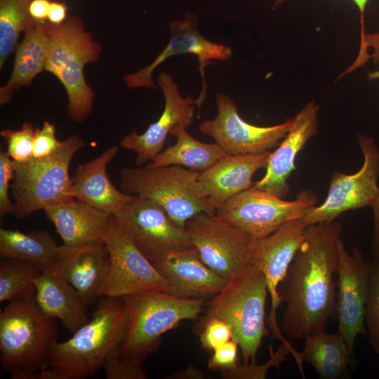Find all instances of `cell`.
Listing matches in <instances>:
<instances>
[{
	"instance_id": "cell-1",
	"label": "cell",
	"mask_w": 379,
	"mask_h": 379,
	"mask_svg": "<svg viewBox=\"0 0 379 379\" xmlns=\"http://www.w3.org/2000/svg\"><path fill=\"white\" fill-rule=\"evenodd\" d=\"M343 225L335 221L307 225L305 238L278 288L286 303L281 331L293 340L326 331L335 314L338 242Z\"/></svg>"
},
{
	"instance_id": "cell-2",
	"label": "cell",
	"mask_w": 379,
	"mask_h": 379,
	"mask_svg": "<svg viewBox=\"0 0 379 379\" xmlns=\"http://www.w3.org/2000/svg\"><path fill=\"white\" fill-rule=\"evenodd\" d=\"M121 298L105 297L92 317L66 341L51 347L48 366L62 379H84L102 368L107 356L120 347L127 328Z\"/></svg>"
},
{
	"instance_id": "cell-3",
	"label": "cell",
	"mask_w": 379,
	"mask_h": 379,
	"mask_svg": "<svg viewBox=\"0 0 379 379\" xmlns=\"http://www.w3.org/2000/svg\"><path fill=\"white\" fill-rule=\"evenodd\" d=\"M58 333L55 319L46 317L34 298L9 302L0 312L2 371L12 379H32L48 365Z\"/></svg>"
},
{
	"instance_id": "cell-4",
	"label": "cell",
	"mask_w": 379,
	"mask_h": 379,
	"mask_svg": "<svg viewBox=\"0 0 379 379\" xmlns=\"http://www.w3.org/2000/svg\"><path fill=\"white\" fill-rule=\"evenodd\" d=\"M46 26L49 50L45 71L63 86L68 98V117L82 122L92 113L96 95L85 79L84 67L98 60L102 45L93 39L79 17H69L60 25L46 22Z\"/></svg>"
},
{
	"instance_id": "cell-5",
	"label": "cell",
	"mask_w": 379,
	"mask_h": 379,
	"mask_svg": "<svg viewBox=\"0 0 379 379\" xmlns=\"http://www.w3.org/2000/svg\"><path fill=\"white\" fill-rule=\"evenodd\" d=\"M127 328L120 345L121 354L141 362L158 349L161 335L182 320H195L205 298H182L158 290H147L121 298Z\"/></svg>"
},
{
	"instance_id": "cell-6",
	"label": "cell",
	"mask_w": 379,
	"mask_h": 379,
	"mask_svg": "<svg viewBox=\"0 0 379 379\" xmlns=\"http://www.w3.org/2000/svg\"><path fill=\"white\" fill-rule=\"evenodd\" d=\"M268 295L266 281L259 261L227 281L224 288L207 302L201 323L216 317L227 322L232 339L241 348L244 363H255V356L264 337L265 304Z\"/></svg>"
},
{
	"instance_id": "cell-7",
	"label": "cell",
	"mask_w": 379,
	"mask_h": 379,
	"mask_svg": "<svg viewBox=\"0 0 379 379\" xmlns=\"http://www.w3.org/2000/svg\"><path fill=\"white\" fill-rule=\"evenodd\" d=\"M200 173L182 166L126 167L120 172L124 193L148 198L160 205L178 226L200 213H215V207L201 191Z\"/></svg>"
},
{
	"instance_id": "cell-8",
	"label": "cell",
	"mask_w": 379,
	"mask_h": 379,
	"mask_svg": "<svg viewBox=\"0 0 379 379\" xmlns=\"http://www.w3.org/2000/svg\"><path fill=\"white\" fill-rule=\"evenodd\" d=\"M84 145L77 135L64 141L52 154L14 161L11 190L14 199L13 215L18 219L74 199L69 195V165L76 152Z\"/></svg>"
},
{
	"instance_id": "cell-9",
	"label": "cell",
	"mask_w": 379,
	"mask_h": 379,
	"mask_svg": "<svg viewBox=\"0 0 379 379\" xmlns=\"http://www.w3.org/2000/svg\"><path fill=\"white\" fill-rule=\"evenodd\" d=\"M315 193L301 190L295 199L286 201L253 186L215 208V215L255 239H262L290 220L303 218L317 204Z\"/></svg>"
},
{
	"instance_id": "cell-10",
	"label": "cell",
	"mask_w": 379,
	"mask_h": 379,
	"mask_svg": "<svg viewBox=\"0 0 379 379\" xmlns=\"http://www.w3.org/2000/svg\"><path fill=\"white\" fill-rule=\"evenodd\" d=\"M201 260L227 281L256 262L255 239L215 213H200L185 225Z\"/></svg>"
},
{
	"instance_id": "cell-11",
	"label": "cell",
	"mask_w": 379,
	"mask_h": 379,
	"mask_svg": "<svg viewBox=\"0 0 379 379\" xmlns=\"http://www.w3.org/2000/svg\"><path fill=\"white\" fill-rule=\"evenodd\" d=\"M122 232L151 262L193 247L186 228L175 225L157 203L133 199L112 215Z\"/></svg>"
},
{
	"instance_id": "cell-12",
	"label": "cell",
	"mask_w": 379,
	"mask_h": 379,
	"mask_svg": "<svg viewBox=\"0 0 379 379\" xmlns=\"http://www.w3.org/2000/svg\"><path fill=\"white\" fill-rule=\"evenodd\" d=\"M357 142L364 157L361 168L353 174L333 171L326 199L302 218L307 225L333 222L346 211L372 206L379 194V147L371 136L358 134Z\"/></svg>"
},
{
	"instance_id": "cell-13",
	"label": "cell",
	"mask_w": 379,
	"mask_h": 379,
	"mask_svg": "<svg viewBox=\"0 0 379 379\" xmlns=\"http://www.w3.org/2000/svg\"><path fill=\"white\" fill-rule=\"evenodd\" d=\"M105 244L109 255V272L100 296L121 298L147 290L172 294L168 282L122 232L112 215Z\"/></svg>"
},
{
	"instance_id": "cell-14",
	"label": "cell",
	"mask_w": 379,
	"mask_h": 379,
	"mask_svg": "<svg viewBox=\"0 0 379 379\" xmlns=\"http://www.w3.org/2000/svg\"><path fill=\"white\" fill-rule=\"evenodd\" d=\"M218 113L202 121L199 130L213 138L229 155L258 154L277 146L288 133L292 118L270 126L247 123L239 116L235 102L224 93L215 97Z\"/></svg>"
},
{
	"instance_id": "cell-15",
	"label": "cell",
	"mask_w": 379,
	"mask_h": 379,
	"mask_svg": "<svg viewBox=\"0 0 379 379\" xmlns=\"http://www.w3.org/2000/svg\"><path fill=\"white\" fill-rule=\"evenodd\" d=\"M371 261L364 258L355 246L349 253L340 239L338 242L336 274L335 314L338 329L350 351L354 354V342L359 334L367 336L365 309L368 295Z\"/></svg>"
},
{
	"instance_id": "cell-16",
	"label": "cell",
	"mask_w": 379,
	"mask_h": 379,
	"mask_svg": "<svg viewBox=\"0 0 379 379\" xmlns=\"http://www.w3.org/2000/svg\"><path fill=\"white\" fill-rule=\"evenodd\" d=\"M171 37L165 48L147 66L127 74L124 80L128 88H157L152 79L154 71L168 58L180 54H193L197 58L199 70L202 79L201 93L196 99L199 108L204 102L207 84L204 69L211 60H227L232 54L231 48L225 44L215 43L204 37L198 30L196 15L187 14L182 19L175 20L170 24Z\"/></svg>"
},
{
	"instance_id": "cell-17",
	"label": "cell",
	"mask_w": 379,
	"mask_h": 379,
	"mask_svg": "<svg viewBox=\"0 0 379 379\" xmlns=\"http://www.w3.org/2000/svg\"><path fill=\"white\" fill-rule=\"evenodd\" d=\"M307 227L302 218L290 220L270 235L258 239L255 246V255L271 300L267 324L273 337L288 345L291 343L283 335L277 321V310L281 303L278 288L304 240Z\"/></svg>"
},
{
	"instance_id": "cell-18",
	"label": "cell",
	"mask_w": 379,
	"mask_h": 379,
	"mask_svg": "<svg viewBox=\"0 0 379 379\" xmlns=\"http://www.w3.org/2000/svg\"><path fill=\"white\" fill-rule=\"evenodd\" d=\"M157 83L164 96V109L161 115L144 133L139 134L133 130L119 142L123 148L135 152L137 166L152 161L161 152L167 135L174 126L181 124L187 129L194 118L196 100L190 95L182 97L170 74L160 73Z\"/></svg>"
},
{
	"instance_id": "cell-19",
	"label": "cell",
	"mask_w": 379,
	"mask_h": 379,
	"mask_svg": "<svg viewBox=\"0 0 379 379\" xmlns=\"http://www.w3.org/2000/svg\"><path fill=\"white\" fill-rule=\"evenodd\" d=\"M319 109V105L312 100L292 118L288 133L274 152H271L265 167V174L260 180L254 182V187L281 198L287 197L290 190L288 180L295 168L297 156L318 132Z\"/></svg>"
},
{
	"instance_id": "cell-20",
	"label": "cell",
	"mask_w": 379,
	"mask_h": 379,
	"mask_svg": "<svg viewBox=\"0 0 379 379\" xmlns=\"http://www.w3.org/2000/svg\"><path fill=\"white\" fill-rule=\"evenodd\" d=\"M173 289L182 298H205L219 293L227 281L201 260L194 246L170 253L152 262Z\"/></svg>"
},
{
	"instance_id": "cell-21",
	"label": "cell",
	"mask_w": 379,
	"mask_h": 379,
	"mask_svg": "<svg viewBox=\"0 0 379 379\" xmlns=\"http://www.w3.org/2000/svg\"><path fill=\"white\" fill-rule=\"evenodd\" d=\"M57 265L84 302L90 305L100 296L108 277L109 252L105 243L71 247L62 245Z\"/></svg>"
},
{
	"instance_id": "cell-22",
	"label": "cell",
	"mask_w": 379,
	"mask_h": 379,
	"mask_svg": "<svg viewBox=\"0 0 379 379\" xmlns=\"http://www.w3.org/2000/svg\"><path fill=\"white\" fill-rule=\"evenodd\" d=\"M270 154V151L228 154L200 173L199 187L216 208L234 195L252 187L253 175L266 167Z\"/></svg>"
},
{
	"instance_id": "cell-23",
	"label": "cell",
	"mask_w": 379,
	"mask_h": 379,
	"mask_svg": "<svg viewBox=\"0 0 379 379\" xmlns=\"http://www.w3.org/2000/svg\"><path fill=\"white\" fill-rule=\"evenodd\" d=\"M118 150L119 146L113 145L93 160L79 165L71 178L70 197L109 215L131 201L134 195L119 190L107 173V166Z\"/></svg>"
},
{
	"instance_id": "cell-24",
	"label": "cell",
	"mask_w": 379,
	"mask_h": 379,
	"mask_svg": "<svg viewBox=\"0 0 379 379\" xmlns=\"http://www.w3.org/2000/svg\"><path fill=\"white\" fill-rule=\"evenodd\" d=\"M65 246L105 243L111 215L78 200L70 199L44 210Z\"/></svg>"
},
{
	"instance_id": "cell-25",
	"label": "cell",
	"mask_w": 379,
	"mask_h": 379,
	"mask_svg": "<svg viewBox=\"0 0 379 379\" xmlns=\"http://www.w3.org/2000/svg\"><path fill=\"white\" fill-rule=\"evenodd\" d=\"M34 282L36 303L46 317L59 319L72 333L88 322L86 305L57 265L41 270Z\"/></svg>"
},
{
	"instance_id": "cell-26",
	"label": "cell",
	"mask_w": 379,
	"mask_h": 379,
	"mask_svg": "<svg viewBox=\"0 0 379 379\" xmlns=\"http://www.w3.org/2000/svg\"><path fill=\"white\" fill-rule=\"evenodd\" d=\"M46 23L37 22L25 32L18 44L11 75L0 88L1 105L9 104L16 91L29 87L35 77L45 70L49 50Z\"/></svg>"
},
{
	"instance_id": "cell-27",
	"label": "cell",
	"mask_w": 379,
	"mask_h": 379,
	"mask_svg": "<svg viewBox=\"0 0 379 379\" xmlns=\"http://www.w3.org/2000/svg\"><path fill=\"white\" fill-rule=\"evenodd\" d=\"M300 357L321 379L347 378L356 366L354 355L339 331L331 334L321 331L307 335Z\"/></svg>"
},
{
	"instance_id": "cell-28",
	"label": "cell",
	"mask_w": 379,
	"mask_h": 379,
	"mask_svg": "<svg viewBox=\"0 0 379 379\" xmlns=\"http://www.w3.org/2000/svg\"><path fill=\"white\" fill-rule=\"evenodd\" d=\"M62 249L49 232L0 229V256L31 262L43 270L58 264Z\"/></svg>"
},
{
	"instance_id": "cell-29",
	"label": "cell",
	"mask_w": 379,
	"mask_h": 379,
	"mask_svg": "<svg viewBox=\"0 0 379 379\" xmlns=\"http://www.w3.org/2000/svg\"><path fill=\"white\" fill-rule=\"evenodd\" d=\"M170 134L176 138L175 143L159 153L148 165L154 167L178 165L204 171L228 155L216 142L198 141L181 124L174 126Z\"/></svg>"
},
{
	"instance_id": "cell-30",
	"label": "cell",
	"mask_w": 379,
	"mask_h": 379,
	"mask_svg": "<svg viewBox=\"0 0 379 379\" xmlns=\"http://www.w3.org/2000/svg\"><path fill=\"white\" fill-rule=\"evenodd\" d=\"M41 272L35 265L13 258L0 261V302H12L34 298V279Z\"/></svg>"
},
{
	"instance_id": "cell-31",
	"label": "cell",
	"mask_w": 379,
	"mask_h": 379,
	"mask_svg": "<svg viewBox=\"0 0 379 379\" xmlns=\"http://www.w3.org/2000/svg\"><path fill=\"white\" fill-rule=\"evenodd\" d=\"M32 0H0V69L8 56L17 47L22 32L34 26L29 13Z\"/></svg>"
},
{
	"instance_id": "cell-32",
	"label": "cell",
	"mask_w": 379,
	"mask_h": 379,
	"mask_svg": "<svg viewBox=\"0 0 379 379\" xmlns=\"http://www.w3.org/2000/svg\"><path fill=\"white\" fill-rule=\"evenodd\" d=\"M291 353L295 359L301 375L304 377L302 360L300 352L296 351L291 345L281 343L279 349L273 353L271 350V356L268 361L262 365L255 363L238 364L231 370L221 371L220 375L224 378L229 379H265L267 373L271 367H279L280 364L286 360V357Z\"/></svg>"
},
{
	"instance_id": "cell-33",
	"label": "cell",
	"mask_w": 379,
	"mask_h": 379,
	"mask_svg": "<svg viewBox=\"0 0 379 379\" xmlns=\"http://www.w3.org/2000/svg\"><path fill=\"white\" fill-rule=\"evenodd\" d=\"M365 324L370 345L379 357V254L371 260Z\"/></svg>"
},
{
	"instance_id": "cell-34",
	"label": "cell",
	"mask_w": 379,
	"mask_h": 379,
	"mask_svg": "<svg viewBox=\"0 0 379 379\" xmlns=\"http://www.w3.org/2000/svg\"><path fill=\"white\" fill-rule=\"evenodd\" d=\"M35 129L29 122H24L20 129H3L0 135L7 145L8 156L14 161H24L32 157Z\"/></svg>"
},
{
	"instance_id": "cell-35",
	"label": "cell",
	"mask_w": 379,
	"mask_h": 379,
	"mask_svg": "<svg viewBox=\"0 0 379 379\" xmlns=\"http://www.w3.org/2000/svg\"><path fill=\"white\" fill-rule=\"evenodd\" d=\"M141 361L121 354L120 347L107 356L102 368L107 379H145L146 373Z\"/></svg>"
},
{
	"instance_id": "cell-36",
	"label": "cell",
	"mask_w": 379,
	"mask_h": 379,
	"mask_svg": "<svg viewBox=\"0 0 379 379\" xmlns=\"http://www.w3.org/2000/svg\"><path fill=\"white\" fill-rule=\"evenodd\" d=\"M204 330L199 335L201 347L214 350L232 338L231 326L219 318H211L201 324Z\"/></svg>"
},
{
	"instance_id": "cell-37",
	"label": "cell",
	"mask_w": 379,
	"mask_h": 379,
	"mask_svg": "<svg viewBox=\"0 0 379 379\" xmlns=\"http://www.w3.org/2000/svg\"><path fill=\"white\" fill-rule=\"evenodd\" d=\"M14 175V162L6 152H0V217L13 213L8 192Z\"/></svg>"
},
{
	"instance_id": "cell-38",
	"label": "cell",
	"mask_w": 379,
	"mask_h": 379,
	"mask_svg": "<svg viewBox=\"0 0 379 379\" xmlns=\"http://www.w3.org/2000/svg\"><path fill=\"white\" fill-rule=\"evenodd\" d=\"M61 142L55 136V125L45 121L41 128H35L32 157L43 158L52 154Z\"/></svg>"
},
{
	"instance_id": "cell-39",
	"label": "cell",
	"mask_w": 379,
	"mask_h": 379,
	"mask_svg": "<svg viewBox=\"0 0 379 379\" xmlns=\"http://www.w3.org/2000/svg\"><path fill=\"white\" fill-rule=\"evenodd\" d=\"M239 345L232 338L213 350L208 366L210 369L228 371L234 368L238 363L237 350Z\"/></svg>"
},
{
	"instance_id": "cell-40",
	"label": "cell",
	"mask_w": 379,
	"mask_h": 379,
	"mask_svg": "<svg viewBox=\"0 0 379 379\" xmlns=\"http://www.w3.org/2000/svg\"><path fill=\"white\" fill-rule=\"evenodd\" d=\"M369 59H372L374 64L379 62V32L365 34L364 41L359 46V51L355 61L345 71L343 75L364 65Z\"/></svg>"
},
{
	"instance_id": "cell-41",
	"label": "cell",
	"mask_w": 379,
	"mask_h": 379,
	"mask_svg": "<svg viewBox=\"0 0 379 379\" xmlns=\"http://www.w3.org/2000/svg\"><path fill=\"white\" fill-rule=\"evenodd\" d=\"M67 6L65 2L51 1L48 20L53 25H60L67 20Z\"/></svg>"
},
{
	"instance_id": "cell-42",
	"label": "cell",
	"mask_w": 379,
	"mask_h": 379,
	"mask_svg": "<svg viewBox=\"0 0 379 379\" xmlns=\"http://www.w3.org/2000/svg\"><path fill=\"white\" fill-rule=\"evenodd\" d=\"M371 208L373 216V233L370 252L371 256L373 257L379 254V194Z\"/></svg>"
},
{
	"instance_id": "cell-43",
	"label": "cell",
	"mask_w": 379,
	"mask_h": 379,
	"mask_svg": "<svg viewBox=\"0 0 379 379\" xmlns=\"http://www.w3.org/2000/svg\"><path fill=\"white\" fill-rule=\"evenodd\" d=\"M49 0H32L29 4V13L37 22H46L48 19Z\"/></svg>"
},
{
	"instance_id": "cell-44",
	"label": "cell",
	"mask_w": 379,
	"mask_h": 379,
	"mask_svg": "<svg viewBox=\"0 0 379 379\" xmlns=\"http://www.w3.org/2000/svg\"><path fill=\"white\" fill-rule=\"evenodd\" d=\"M285 0H276L274 6H277L280 5ZM352 1L355 3L357 6L358 7L360 11V14H361V36H360V45H361L364 41V35L366 34L365 30H364V15L366 6L368 0H352Z\"/></svg>"
},
{
	"instance_id": "cell-45",
	"label": "cell",
	"mask_w": 379,
	"mask_h": 379,
	"mask_svg": "<svg viewBox=\"0 0 379 379\" xmlns=\"http://www.w3.org/2000/svg\"><path fill=\"white\" fill-rule=\"evenodd\" d=\"M32 379H62L61 375L48 366L37 371Z\"/></svg>"
},
{
	"instance_id": "cell-46",
	"label": "cell",
	"mask_w": 379,
	"mask_h": 379,
	"mask_svg": "<svg viewBox=\"0 0 379 379\" xmlns=\"http://www.w3.org/2000/svg\"><path fill=\"white\" fill-rule=\"evenodd\" d=\"M174 375H176V378H202L203 373L199 370L195 369L194 368L190 366L187 370H185L183 372H180L179 374L175 373Z\"/></svg>"
},
{
	"instance_id": "cell-47",
	"label": "cell",
	"mask_w": 379,
	"mask_h": 379,
	"mask_svg": "<svg viewBox=\"0 0 379 379\" xmlns=\"http://www.w3.org/2000/svg\"><path fill=\"white\" fill-rule=\"evenodd\" d=\"M379 79V70L369 72L368 73V81H372Z\"/></svg>"
}]
</instances>
